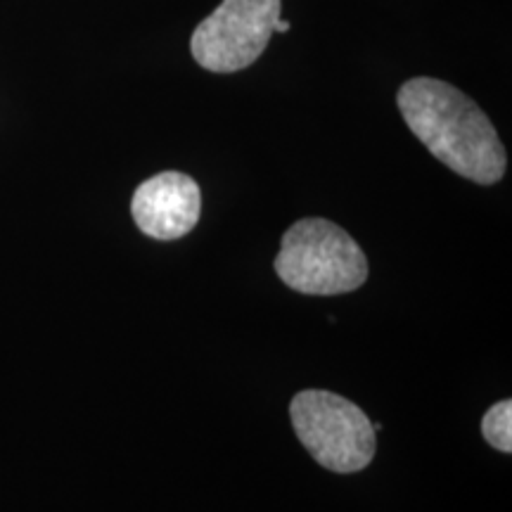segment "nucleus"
I'll return each instance as SVG.
<instances>
[{"mask_svg": "<svg viewBox=\"0 0 512 512\" xmlns=\"http://www.w3.org/2000/svg\"><path fill=\"white\" fill-rule=\"evenodd\" d=\"M396 102L408 128L448 169L479 185L501 181L505 147L475 100L451 83L420 76L403 83Z\"/></svg>", "mask_w": 512, "mask_h": 512, "instance_id": "1", "label": "nucleus"}, {"mask_svg": "<svg viewBox=\"0 0 512 512\" xmlns=\"http://www.w3.org/2000/svg\"><path fill=\"white\" fill-rule=\"evenodd\" d=\"M275 273L294 292L332 297L354 292L366 283L368 259L337 223L304 219L283 235Z\"/></svg>", "mask_w": 512, "mask_h": 512, "instance_id": "2", "label": "nucleus"}, {"mask_svg": "<svg viewBox=\"0 0 512 512\" xmlns=\"http://www.w3.org/2000/svg\"><path fill=\"white\" fill-rule=\"evenodd\" d=\"M290 418L299 441L325 470L351 475L375 458L373 422L344 396L306 389L292 399Z\"/></svg>", "mask_w": 512, "mask_h": 512, "instance_id": "3", "label": "nucleus"}, {"mask_svg": "<svg viewBox=\"0 0 512 512\" xmlns=\"http://www.w3.org/2000/svg\"><path fill=\"white\" fill-rule=\"evenodd\" d=\"M278 17L280 0H223L192 34V57L209 72H240L264 53Z\"/></svg>", "mask_w": 512, "mask_h": 512, "instance_id": "4", "label": "nucleus"}, {"mask_svg": "<svg viewBox=\"0 0 512 512\" xmlns=\"http://www.w3.org/2000/svg\"><path fill=\"white\" fill-rule=\"evenodd\" d=\"M136 226L155 240H178L202 214L200 185L181 171H164L138 185L131 200Z\"/></svg>", "mask_w": 512, "mask_h": 512, "instance_id": "5", "label": "nucleus"}, {"mask_svg": "<svg viewBox=\"0 0 512 512\" xmlns=\"http://www.w3.org/2000/svg\"><path fill=\"white\" fill-rule=\"evenodd\" d=\"M482 434L496 451L512 453V401H498L482 418Z\"/></svg>", "mask_w": 512, "mask_h": 512, "instance_id": "6", "label": "nucleus"}, {"mask_svg": "<svg viewBox=\"0 0 512 512\" xmlns=\"http://www.w3.org/2000/svg\"><path fill=\"white\" fill-rule=\"evenodd\" d=\"M273 31H280V34H285V31H290V22H285V19H275L273 24Z\"/></svg>", "mask_w": 512, "mask_h": 512, "instance_id": "7", "label": "nucleus"}]
</instances>
